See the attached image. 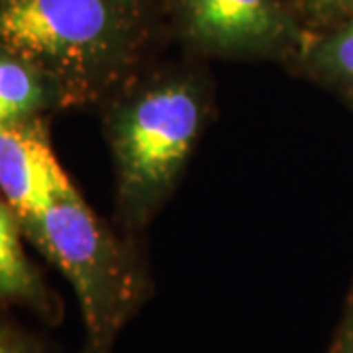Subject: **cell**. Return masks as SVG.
I'll return each instance as SVG.
<instances>
[{"label": "cell", "instance_id": "9", "mask_svg": "<svg viewBox=\"0 0 353 353\" xmlns=\"http://www.w3.org/2000/svg\"><path fill=\"white\" fill-rule=\"evenodd\" d=\"M0 353H36L32 343L18 330L0 320Z\"/></svg>", "mask_w": 353, "mask_h": 353}, {"label": "cell", "instance_id": "3", "mask_svg": "<svg viewBox=\"0 0 353 353\" xmlns=\"http://www.w3.org/2000/svg\"><path fill=\"white\" fill-rule=\"evenodd\" d=\"M201 124V108L189 88H155L128 110L116 132L124 179L138 189L167 183L189 155Z\"/></svg>", "mask_w": 353, "mask_h": 353}, {"label": "cell", "instance_id": "7", "mask_svg": "<svg viewBox=\"0 0 353 353\" xmlns=\"http://www.w3.org/2000/svg\"><path fill=\"white\" fill-rule=\"evenodd\" d=\"M50 88L34 67L0 50V126L32 120L50 101Z\"/></svg>", "mask_w": 353, "mask_h": 353}, {"label": "cell", "instance_id": "1", "mask_svg": "<svg viewBox=\"0 0 353 353\" xmlns=\"http://www.w3.org/2000/svg\"><path fill=\"white\" fill-rule=\"evenodd\" d=\"M126 0H0V50L59 97L99 87L126 48Z\"/></svg>", "mask_w": 353, "mask_h": 353}, {"label": "cell", "instance_id": "2", "mask_svg": "<svg viewBox=\"0 0 353 353\" xmlns=\"http://www.w3.org/2000/svg\"><path fill=\"white\" fill-rule=\"evenodd\" d=\"M75 289L88 334V353H110L134 304L136 287L122 255L104 236L79 192L55 199L26 230Z\"/></svg>", "mask_w": 353, "mask_h": 353}, {"label": "cell", "instance_id": "5", "mask_svg": "<svg viewBox=\"0 0 353 353\" xmlns=\"http://www.w3.org/2000/svg\"><path fill=\"white\" fill-rule=\"evenodd\" d=\"M192 32L218 48L267 41L279 30L275 0H187Z\"/></svg>", "mask_w": 353, "mask_h": 353}, {"label": "cell", "instance_id": "8", "mask_svg": "<svg viewBox=\"0 0 353 353\" xmlns=\"http://www.w3.org/2000/svg\"><path fill=\"white\" fill-rule=\"evenodd\" d=\"M324 57L330 67H334V71L353 79V24L330 41L324 50Z\"/></svg>", "mask_w": 353, "mask_h": 353}, {"label": "cell", "instance_id": "6", "mask_svg": "<svg viewBox=\"0 0 353 353\" xmlns=\"http://www.w3.org/2000/svg\"><path fill=\"white\" fill-rule=\"evenodd\" d=\"M0 301L50 308V299L38 273L28 263L20 241V220L8 202L0 201Z\"/></svg>", "mask_w": 353, "mask_h": 353}, {"label": "cell", "instance_id": "4", "mask_svg": "<svg viewBox=\"0 0 353 353\" xmlns=\"http://www.w3.org/2000/svg\"><path fill=\"white\" fill-rule=\"evenodd\" d=\"M0 190L24 230L75 190L38 122L0 126Z\"/></svg>", "mask_w": 353, "mask_h": 353}, {"label": "cell", "instance_id": "10", "mask_svg": "<svg viewBox=\"0 0 353 353\" xmlns=\"http://www.w3.org/2000/svg\"><path fill=\"white\" fill-rule=\"evenodd\" d=\"M330 353H353V304L350 306L347 318H345L340 334H338V340Z\"/></svg>", "mask_w": 353, "mask_h": 353}]
</instances>
